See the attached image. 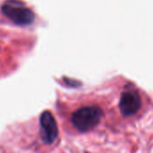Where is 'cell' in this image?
<instances>
[{
    "mask_svg": "<svg viewBox=\"0 0 153 153\" xmlns=\"http://www.w3.org/2000/svg\"><path fill=\"white\" fill-rule=\"evenodd\" d=\"M41 136L43 142L52 144L58 138L59 130L56 120L52 114L49 111H44L40 116Z\"/></svg>",
    "mask_w": 153,
    "mask_h": 153,
    "instance_id": "3957f363",
    "label": "cell"
},
{
    "mask_svg": "<svg viewBox=\"0 0 153 153\" xmlns=\"http://www.w3.org/2000/svg\"><path fill=\"white\" fill-rule=\"evenodd\" d=\"M141 106V100L139 93L135 90H128L122 94L119 107L124 116L135 114Z\"/></svg>",
    "mask_w": 153,
    "mask_h": 153,
    "instance_id": "277c9868",
    "label": "cell"
},
{
    "mask_svg": "<svg viewBox=\"0 0 153 153\" xmlns=\"http://www.w3.org/2000/svg\"><path fill=\"white\" fill-rule=\"evenodd\" d=\"M2 14L18 26H27L34 22V13L21 0H6L1 6Z\"/></svg>",
    "mask_w": 153,
    "mask_h": 153,
    "instance_id": "6da1fadb",
    "label": "cell"
},
{
    "mask_svg": "<svg viewBox=\"0 0 153 153\" xmlns=\"http://www.w3.org/2000/svg\"><path fill=\"white\" fill-rule=\"evenodd\" d=\"M103 112L100 107L91 105L78 109L73 113L71 122L80 132H86L95 128L100 122Z\"/></svg>",
    "mask_w": 153,
    "mask_h": 153,
    "instance_id": "7a4b0ae2",
    "label": "cell"
}]
</instances>
